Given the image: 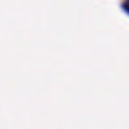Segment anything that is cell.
<instances>
[{
    "label": "cell",
    "instance_id": "1",
    "mask_svg": "<svg viewBox=\"0 0 129 129\" xmlns=\"http://www.w3.org/2000/svg\"><path fill=\"white\" fill-rule=\"evenodd\" d=\"M124 8H125V11H126V13H129V0H126V3L124 4Z\"/></svg>",
    "mask_w": 129,
    "mask_h": 129
}]
</instances>
